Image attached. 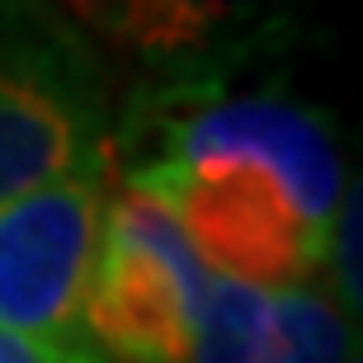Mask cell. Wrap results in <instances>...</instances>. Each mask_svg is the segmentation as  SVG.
Masks as SVG:
<instances>
[{
	"label": "cell",
	"instance_id": "cell-4",
	"mask_svg": "<svg viewBox=\"0 0 363 363\" xmlns=\"http://www.w3.org/2000/svg\"><path fill=\"white\" fill-rule=\"evenodd\" d=\"M104 170L52 179L0 203V330L81 340V307L104 227Z\"/></svg>",
	"mask_w": 363,
	"mask_h": 363
},
{
	"label": "cell",
	"instance_id": "cell-5",
	"mask_svg": "<svg viewBox=\"0 0 363 363\" xmlns=\"http://www.w3.org/2000/svg\"><path fill=\"white\" fill-rule=\"evenodd\" d=\"M94 52H118L142 81L255 71L288 43L279 0H62Z\"/></svg>",
	"mask_w": 363,
	"mask_h": 363
},
{
	"label": "cell",
	"instance_id": "cell-3",
	"mask_svg": "<svg viewBox=\"0 0 363 363\" xmlns=\"http://www.w3.org/2000/svg\"><path fill=\"white\" fill-rule=\"evenodd\" d=\"M213 269L156 199L118 189L104 203L81 340L104 363H179L199 330Z\"/></svg>",
	"mask_w": 363,
	"mask_h": 363
},
{
	"label": "cell",
	"instance_id": "cell-2",
	"mask_svg": "<svg viewBox=\"0 0 363 363\" xmlns=\"http://www.w3.org/2000/svg\"><path fill=\"white\" fill-rule=\"evenodd\" d=\"M104 62L52 0H0V203L108 165Z\"/></svg>",
	"mask_w": 363,
	"mask_h": 363
},
{
	"label": "cell",
	"instance_id": "cell-9",
	"mask_svg": "<svg viewBox=\"0 0 363 363\" xmlns=\"http://www.w3.org/2000/svg\"><path fill=\"white\" fill-rule=\"evenodd\" d=\"M0 363H104L90 345H62V340H33L0 330Z\"/></svg>",
	"mask_w": 363,
	"mask_h": 363
},
{
	"label": "cell",
	"instance_id": "cell-1",
	"mask_svg": "<svg viewBox=\"0 0 363 363\" xmlns=\"http://www.w3.org/2000/svg\"><path fill=\"white\" fill-rule=\"evenodd\" d=\"M108 156L184 227L217 279L264 293L302 288L325 264L345 194L335 128L255 71L142 81L113 113Z\"/></svg>",
	"mask_w": 363,
	"mask_h": 363
},
{
	"label": "cell",
	"instance_id": "cell-10",
	"mask_svg": "<svg viewBox=\"0 0 363 363\" xmlns=\"http://www.w3.org/2000/svg\"><path fill=\"white\" fill-rule=\"evenodd\" d=\"M354 363H359V359H354Z\"/></svg>",
	"mask_w": 363,
	"mask_h": 363
},
{
	"label": "cell",
	"instance_id": "cell-7",
	"mask_svg": "<svg viewBox=\"0 0 363 363\" xmlns=\"http://www.w3.org/2000/svg\"><path fill=\"white\" fill-rule=\"evenodd\" d=\"M264 354H269V293L213 274L199 330L179 363H264Z\"/></svg>",
	"mask_w": 363,
	"mask_h": 363
},
{
	"label": "cell",
	"instance_id": "cell-8",
	"mask_svg": "<svg viewBox=\"0 0 363 363\" xmlns=\"http://www.w3.org/2000/svg\"><path fill=\"white\" fill-rule=\"evenodd\" d=\"M325 264L335 274V307L359 321V184L340 194V208L330 217V241H325Z\"/></svg>",
	"mask_w": 363,
	"mask_h": 363
},
{
	"label": "cell",
	"instance_id": "cell-6",
	"mask_svg": "<svg viewBox=\"0 0 363 363\" xmlns=\"http://www.w3.org/2000/svg\"><path fill=\"white\" fill-rule=\"evenodd\" d=\"M354 321L316 288L269 293V354L264 363H354Z\"/></svg>",
	"mask_w": 363,
	"mask_h": 363
}]
</instances>
